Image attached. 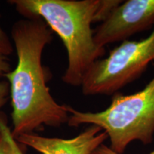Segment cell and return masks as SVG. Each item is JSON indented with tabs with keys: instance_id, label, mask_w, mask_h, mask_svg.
I'll return each instance as SVG.
<instances>
[{
	"instance_id": "obj_1",
	"label": "cell",
	"mask_w": 154,
	"mask_h": 154,
	"mask_svg": "<svg viewBox=\"0 0 154 154\" xmlns=\"http://www.w3.org/2000/svg\"><path fill=\"white\" fill-rule=\"evenodd\" d=\"M11 35L17 55L14 70L4 77L9 84L13 137L33 134L44 126L59 127L69 120L66 106L58 103L47 86L51 78L42 62L46 46L53 32L43 19H19L13 24Z\"/></svg>"
},
{
	"instance_id": "obj_2",
	"label": "cell",
	"mask_w": 154,
	"mask_h": 154,
	"mask_svg": "<svg viewBox=\"0 0 154 154\" xmlns=\"http://www.w3.org/2000/svg\"><path fill=\"white\" fill-rule=\"evenodd\" d=\"M119 0H11L25 18L43 19L66 48L68 64L61 79L73 86L82 85L94 62L105 54L94 40L91 24L102 22Z\"/></svg>"
},
{
	"instance_id": "obj_3",
	"label": "cell",
	"mask_w": 154,
	"mask_h": 154,
	"mask_svg": "<svg viewBox=\"0 0 154 154\" xmlns=\"http://www.w3.org/2000/svg\"><path fill=\"white\" fill-rule=\"evenodd\" d=\"M67 124L78 127L96 125L108 134L110 148L123 154L127 146L139 140L145 145L153 141L154 134V77L141 91L129 95L117 94L109 106L99 112L81 111L69 105Z\"/></svg>"
},
{
	"instance_id": "obj_4",
	"label": "cell",
	"mask_w": 154,
	"mask_h": 154,
	"mask_svg": "<svg viewBox=\"0 0 154 154\" xmlns=\"http://www.w3.org/2000/svg\"><path fill=\"white\" fill-rule=\"evenodd\" d=\"M154 61V29L140 41L123 42L88 69L81 86L86 96L111 95L138 78Z\"/></svg>"
},
{
	"instance_id": "obj_5",
	"label": "cell",
	"mask_w": 154,
	"mask_h": 154,
	"mask_svg": "<svg viewBox=\"0 0 154 154\" xmlns=\"http://www.w3.org/2000/svg\"><path fill=\"white\" fill-rule=\"evenodd\" d=\"M154 25V0L121 2L94 30V40L98 47L124 42L134 34Z\"/></svg>"
},
{
	"instance_id": "obj_6",
	"label": "cell",
	"mask_w": 154,
	"mask_h": 154,
	"mask_svg": "<svg viewBox=\"0 0 154 154\" xmlns=\"http://www.w3.org/2000/svg\"><path fill=\"white\" fill-rule=\"evenodd\" d=\"M109 138L108 134L96 125H90L72 138H49L36 134L21 135L15 138L42 154H91Z\"/></svg>"
},
{
	"instance_id": "obj_7",
	"label": "cell",
	"mask_w": 154,
	"mask_h": 154,
	"mask_svg": "<svg viewBox=\"0 0 154 154\" xmlns=\"http://www.w3.org/2000/svg\"><path fill=\"white\" fill-rule=\"evenodd\" d=\"M0 132L2 134L7 140H8L11 148H12L14 154H24L22 148L19 145V143L13 137L10 129L7 124V119L5 113L0 111Z\"/></svg>"
},
{
	"instance_id": "obj_8",
	"label": "cell",
	"mask_w": 154,
	"mask_h": 154,
	"mask_svg": "<svg viewBox=\"0 0 154 154\" xmlns=\"http://www.w3.org/2000/svg\"><path fill=\"white\" fill-rule=\"evenodd\" d=\"M14 52V46L10 38L0 26V54L8 57Z\"/></svg>"
},
{
	"instance_id": "obj_9",
	"label": "cell",
	"mask_w": 154,
	"mask_h": 154,
	"mask_svg": "<svg viewBox=\"0 0 154 154\" xmlns=\"http://www.w3.org/2000/svg\"><path fill=\"white\" fill-rule=\"evenodd\" d=\"M10 97L9 93V84L7 80L0 81V109L3 107L9 98Z\"/></svg>"
},
{
	"instance_id": "obj_10",
	"label": "cell",
	"mask_w": 154,
	"mask_h": 154,
	"mask_svg": "<svg viewBox=\"0 0 154 154\" xmlns=\"http://www.w3.org/2000/svg\"><path fill=\"white\" fill-rule=\"evenodd\" d=\"M0 154H14L12 148L5 136L0 132Z\"/></svg>"
},
{
	"instance_id": "obj_11",
	"label": "cell",
	"mask_w": 154,
	"mask_h": 154,
	"mask_svg": "<svg viewBox=\"0 0 154 154\" xmlns=\"http://www.w3.org/2000/svg\"><path fill=\"white\" fill-rule=\"evenodd\" d=\"M11 70V64L9 57L0 54V76H4Z\"/></svg>"
},
{
	"instance_id": "obj_12",
	"label": "cell",
	"mask_w": 154,
	"mask_h": 154,
	"mask_svg": "<svg viewBox=\"0 0 154 154\" xmlns=\"http://www.w3.org/2000/svg\"><path fill=\"white\" fill-rule=\"evenodd\" d=\"M91 154H119L113 151L110 147L107 146L105 144H101L97 149L94 150ZM149 154H154V150Z\"/></svg>"
}]
</instances>
